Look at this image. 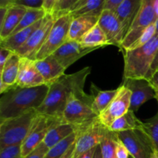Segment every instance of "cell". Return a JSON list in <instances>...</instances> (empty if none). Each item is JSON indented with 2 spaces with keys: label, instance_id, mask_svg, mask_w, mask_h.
Here are the masks:
<instances>
[{
  "label": "cell",
  "instance_id": "6da1fadb",
  "mask_svg": "<svg viewBox=\"0 0 158 158\" xmlns=\"http://www.w3.org/2000/svg\"><path fill=\"white\" fill-rule=\"evenodd\" d=\"M90 73L91 68L86 66L74 73L64 74L50 83L44 101L37 109L38 114L62 121L69 97L74 93L84 89L86 78Z\"/></svg>",
  "mask_w": 158,
  "mask_h": 158
},
{
  "label": "cell",
  "instance_id": "7a4b0ae2",
  "mask_svg": "<svg viewBox=\"0 0 158 158\" xmlns=\"http://www.w3.org/2000/svg\"><path fill=\"white\" fill-rule=\"evenodd\" d=\"M49 85L23 88L17 84L2 94L0 99V121L37 110L44 101Z\"/></svg>",
  "mask_w": 158,
  "mask_h": 158
},
{
  "label": "cell",
  "instance_id": "3957f363",
  "mask_svg": "<svg viewBox=\"0 0 158 158\" xmlns=\"http://www.w3.org/2000/svg\"><path fill=\"white\" fill-rule=\"evenodd\" d=\"M158 46V35H155L146 45L134 49L124 51L123 80L145 79L154 61Z\"/></svg>",
  "mask_w": 158,
  "mask_h": 158
},
{
  "label": "cell",
  "instance_id": "277c9868",
  "mask_svg": "<svg viewBox=\"0 0 158 158\" xmlns=\"http://www.w3.org/2000/svg\"><path fill=\"white\" fill-rule=\"evenodd\" d=\"M93 95L86 94L84 89L73 94L65 107L62 122L76 127L79 131L91 124L98 119L93 109Z\"/></svg>",
  "mask_w": 158,
  "mask_h": 158
},
{
  "label": "cell",
  "instance_id": "5b68a950",
  "mask_svg": "<svg viewBox=\"0 0 158 158\" xmlns=\"http://www.w3.org/2000/svg\"><path fill=\"white\" fill-rule=\"evenodd\" d=\"M39 115L37 110L0 121V149L22 144Z\"/></svg>",
  "mask_w": 158,
  "mask_h": 158
},
{
  "label": "cell",
  "instance_id": "8992f818",
  "mask_svg": "<svg viewBox=\"0 0 158 158\" xmlns=\"http://www.w3.org/2000/svg\"><path fill=\"white\" fill-rule=\"evenodd\" d=\"M73 19L69 13L56 19L44 44L37 52L34 60H43L52 55L59 48L67 42L68 33Z\"/></svg>",
  "mask_w": 158,
  "mask_h": 158
},
{
  "label": "cell",
  "instance_id": "52a82bcc",
  "mask_svg": "<svg viewBox=\"0 0 158 158\" xmlns=\"http://www.w3.org/2000/svg\"><path fill=\"white\" fill-rule=\"evenodd\" d=\"M156 0H143L140 9L133 22L130 30L122 42L120 50H127L130 46L142 35L143 31L157 22L155 12Z\"/></svg>",
  "mask_w": 158,
  "mask_h": 158
},
{
  "label": "cell",
  "instance_id": "ba28073f",
  "mask_svg": "<svg viewBox=\"0 0 158 158\" xmlns=\"http://www.w3.org/2000/svg\"><path fill=\"white\" fill-rule=\"evenodd\" d=\"M133 158H151L154 153L151 140L141 129L117 133Z\"/></svg>",
  "mask_w": 158,
  "mask_h": 158
},
{
  "label": "cell",
  "instance_id": "9c48e42d",
  "mask_svg": "<svg viewBox=\"0 0 158 158\" xmlns=\"http://www.w3.org/2000/svg\"><path fill=\"white\" fill-rule=\"evenodd\" d=\"M131 92L122 84L118 92L107 107L98 116V120L105 127L108 128L114 121L126 114L131 108Z\"/></svg>",
  "mask_w": 158,
  "mask_h": 158
},
{
  "label": "cell",
  "instance_id": "30bf717a",
  "mask_svg": "<svg viewBox=\"0 0 158 158\" xmlns=\"http://www.w3.org/2000/svg\"><path fill=\"white\" fill-rule=\"evenodd\" d=\"M60 123H62V121L39 114L29 134L22 143V155L23 158L43 143L49 130Z\"/></svg>",
  "mask_w": 158,
  "mask_h": 158
},
{
  "label": "cell",
  "instance_id": "8fae6325",
  "mask_svg": "<svg viewBox=\"0 0 158 158\" xmlns=\"http://www.w3.org/2000/svg\"><path fill=\"white\" fill-rule=\"evenodd\" d=\"M106 131L107 128L105 127L98 119L79 131L78 137L75 143L73 158L78 157L83 153L99 146Z\"/></svg>",
  "mask_w": 158,
  "mask_h": 158
},
{
  "label": "cell",
  "instance_id": "7c38bea8",
  "mask_svg": "<svg viewBox=\"0 0 158 158\" xmlns=\"http://www.w3.org/2000/svg\"><path fill=\"white\" fill-rule=\"evenodd\" d=\"M54 21L55 18L53 15L52 14H47L43 19L41 26L32 34L26 43L15 52L21 57H26L34 60L37 52L44 44L52 29Z\"/></svg>",
  "mask_w": 158,
  "mask_h": 158
},
{
  "label": "cell",
  "instance_id": "4fadbf2b",
  "mask_svg": "<svg viewBox=\"0 0 158 158\" xmlns=\"http://www.w3.org/2000/svg\"><path fill=\"white\" fill-rule=\"evenodd\" d=\"M123 84L131 92L130 110L133 112H137L142 105L148 100L155 98V91L154 88L150 84L149 81L145 79L123 80Z\"/></svg>",
  "mask_w": 158,
  "mask_h": 158
},
{
  "label": "cell",
  "instance_id": "5bb4252c",
  "mask_svg": "<svg viewBox=\"0 0 158 158\" xmlns=\"http://www.w3.org/2000/svg\"><path fill=\"white\" fill-rule=\"evenodd\" d=\"M98 24L106 35L109 45L116 46L120 49L125 33L123 26L114 11L104 9L100 15Z\"/></svg>",
  "mask_w": 158,
  "mask_h": 158
},
{
  "label": "cell",
  "instance_id": "9a60e30c",
  "mask_svg": "<svg viewBox=\"0 0 158 158\" xmlns=\"http://www.w3.org/2000/svg\"><path fill=\"white\" fill-rule=\"evenodd\" d=\"M100 49L99 47H84L79 41H67L53 54L65 69L87 54Z\"/></svg>",
  "mask_w": 158,
  "mask_h": 158
},
{
  "label": "cell",
  "instance_id": "2e32d148",
  "mask_svg": "<svg viewBox=\"0 0 158 158\" xmlns=\"http://www.w3.org/2000/svg\"><path fill=\"white\" fill-rule=\"evenodd\" d=\"M16 84L23 88L35 87L46 84L35 66V60L22 57Z\"/></svg>",
  "mask_w": 158,
  "mask_h": 158
},
{
  "label": "cell",
  "instance_id": "e0dca14e",
  "mask_svg": "<svg viewBox=\"0 0 158 158\" xmlns=\"http://www.w3.org/2000/svg\"><path fill=\"white\" fill-rule=\"evenodd\" d=\"M35 66L44 79L46 84L49 85L65 74L66 69L52 55L40 60H35Z\"/></svg>",
  "mask_w": 158,
  "mask_h": 158
},
{
  "label": "cell",
  "instance_id": "ac0fdd59",
  "mask_svg": "<svg viewBox=\"0 0 158 158\" xmlns=\"http://www.w3.org/2000/svg\"><path fill=\"white\" fill-rule=\"evenodd\" d=\"M27 8L18 5L9 6L4 22L0 26V42L10 36L19 24Z\"/></svg>",
  "mask_w": 158,
  "mask_h": 158
},
{
  "label": "cell",
  "instance_id": "d6986e66",
  "mask_svg": "<svg viewBox=\"0 0 158 158\" xmlns=\"http://www.w3.org/2000/svg\"><path fill=\"white\" fill-rule=\"evenodd\" d=\"M100 16L83 15L73 19L68 33L67 41H80L82 37L98 24Z\"/></svg>",
  "mask_w": 158,
  "mask_h": 158
},
{
  "label": "cell",
  "instance_id": "ffe728a7",
  "mask_svg": "<svg viewBox=\"0 0 158 158\" xmlns=\"http://www.w3.org/2000/svg\"><path fill=\"white\" fill-rule=\"evenodd\" d=\"M141 3L142 0H124L114 10V12L117 14L123 26L125 36L131 29V25L140 9Z\"/></svg>",
  "mask_w": 158,
  "mask_h": 158
},
{
  "label": "cell",
  "instance_id": "44dd1931",
  "mask_svg": "<svg viewBox=\"0 0 158 158\" xmlns=\"http://www.w3.org/2000/svg\"><path fill=\"white\" fill-rule=\"evenodd\" d=\"M78 131V128L73 125L63 122L57 123L49 130L43 143L48 149H50Z\"/></svg>",
  "mask_w": 158,
  "mask_h": 158
},
{
  "label": "cell",
  "instance_id": "7402d4cb",
  "mask_svg": "<svg viewBox=\"0 0 158 158\" xmlns=\"http://www.w3.org/2000/svg\"><path fill=\"white\" fill-rule=\"evenodd\" d=\"M43 19H42L41 20L37 22L32 26L22 29L19 32L10 35L3 41H1L0 42V47L7 48L15 52L21 46H23L26 43V42L29 40L32 34L41 26L43 22Z\"/></svg>",
  "mask_w": 158,
  "mask_h": 158
},
{
  "label": "cell",
  "instance_id": "603a6c76",
  "mask_svg": "<svg viewBox=\"0 0 158 158\" xmlns=\"http://www.w3.org/2000/svg\"><path fill=\"white\" fill-rule=\"evenodd\" d=\"M106 0H80L73 6L69 14L73 18L83 15H97L100 16L104 10Z\"/></svg>",
  "mask_w": 158,
  "mask_h": 158
},
{
  "label": "cell",
  "instance_id": "cb8c5ba5",
  "mask_svg": "<svg viewBox=\"0 0 158 158\" xmlns=\"http://www.w3.org/2000/svg\"><path fill=\"white\" fill-rule=\"evenodd\" d=\"M21 58L16 52H14L0 70V82L6 83L11 87L16 85Z\"/></svg>",
  "mask_w": 158,
  "mask_h": 158
},
{
  "label": "cell",
  "instance_id": "d4e9b609",
  "mask_svg": "<svg viewBox=\"0 0 158 158\" xmlns=\"http://www.w3.org/2000/svg\"><path fill=\"white\" fill-rule=\"evenodd\" d=\"M143 122L135 115V113L130 110L126 114L117 119L108 127V130L114 133L123 132L136 129H141Z\"/></svg>",
  "mask_w": 158,
  "mask_h": 158
},
{
  "label": "cell",
  "instance_id": "484cf974",
  "mask_svg": "<svg viewBox=\"0 0 158 158\" xmlns=\"http://www.w3.org/2000/svg\"><path fill=\"white\" fill-rule=\"evenodd\" d=\"M79 42L84 47L103 48L109 45L106 35L99 24L86 32Z\"/></svg>",
  "mask_w": 158,
  "mask_h": 158
},
{
  "label": "cell",
  "instance_id": "4316f807",
  "mask_svg": "<svg viewBox=\"0 0 158 158\" xmlns=\"http://www.w3.org/2000/svg\"><path fill=\"white\" fill-rule=\"evenodd\" d=\"M94 94V101H93V109L94 112L100 115L110 103L113 99L115 97L118 92V88L115 89H110V90H101L97 88V91L93 90Z\"/></svg>",
  "mask_w": 158,
  "mask_h": 158
},
{
  "label": "cell",
  "instance_id": "83f0119b",
  "mask_svg": "<svg viewBox=\"0 0 158 158\" xmlns=\"http://www.w3.org/2000/svg\"><path fill=\"white\" fill-rule=\"evenodd\" d=\"M47 13L43 9H35V8H27L26 13L23 15V19L20 21L19 24L17 26L16 29L14 30L12 35L19 32L20 30L29 27L33 24L36 23L42 19L44 18Z\"/></svg>",
  "mask_w": 158,
  "mask_h": 158
},
{
  "label": "cell",
  "instance_id": "f1b7e54d",
  "mask_svg": "<svg viewBox=\"0 0 158 158\" xmlns=\"http://www.w3.org/2000/svg\"><path fill=\"white\" fill-rule=\"evenodd\" d=\"M78 134L79 131L54 146L53 148L49 149L43 158H61L69 150V148L75 143L78 137Z\"/></svg>",
  "mask_w": 158,
  "mask_h": 158
},
{
  "label": "cell",
  "instance_id": "f546056e",
  "mask_svg": "<svg viewBox=\"0 0 158 158\" xmlns=\"http://www.w3.org/2000/svg\"><path fill=\"white\" fill-rule=\"evenodd\" d=\"M141 130L148 136L154 150L158 153V113L154 117L143 122Z\"/></svg>",
  "mask_w": 158,
  "mask_h": 158
},
{
  "label": "cell",
  "instance_id": "4dcf8cb0",
  "mask_svg": "<svg viewBox=\"0 0 158 158\" xmlns=\"http://www.w3.org/2000/svg\"><path fill=\"white\" fill-rule=\"evenodd\" d=\"M117 136V133L112 132L107 128V131L100 144L103 158H114L115 157V140Z\"/></svg>",
  "mask_w": 158,
  "mask_h": 158
},
{
  "label": "cell",
  "instance_id": "1f68e13d",
  "mask_svg": "<svg viewBox=\"0 0 158 158\" xmlns=\"http://www.w3.org/2000/svg\"><path fill=\"white\" fill-rule=\"evenodd\" d=\"M156 32H157V27H156V23H152L142 33V35L130 46L128 49H134L140 48L141 46L146 45L148 42L151 41L156 35ZM127 49V50H128Z\"/></svg>",
  "mask_w": 158,
  "mask_h": 158
},
{
  "label": "cell",
  "instance_id": "d6a6232c",
  "mask_svg": "<svg viewBox=\"0 0 158 158\" xmlns=\"http://www.w3.org/2000/svg\"><path fill=\"white\" fill-rule=\"evenodd\" d=\"M80 1V0H60L56 6L52 13L55 19L61 15L69 13L73 6Z\"/></svg>",
  "mask_w": 158,
  "mask_h": 158
},
{
  "label": "cell",
  "instance_id": "836d02e7",
  "mask_svg": "<svg viewBox=\"0 0 158 158\" xmlns=\"http://www.w3.org/2000/svg\"><path fill=\"white\" fill-rule=\"evenodd\" d=\"M0 158H23L22 155V144L0 149Z\"/></svg>",
  "mask_w": 158,
  "mask_h": 158
},
{
  "label": "cell",
  "instance_id": "e575fe53",
  "mask_svg": "<svg viewBox=\"0 0 158 158\" xmlns=\"http://www.w3.org/2000/svg\"><path fill=\"white\" fill-rule=\"evenodd\" d=\"M115 155L117 158H129V151L118 136L115 140Z\"/></svg>",
  "mask_w": 158,
  "mask_h": 158
},
{
  "label": "cell",
  "instance_id": "d590c367",
  "mask_svg": "<svg viewBox=\"0 0 158 158\" xmlns=\"http://www.w3.org/2000/svg\"><path fill=\"white\" fill-rule=\"evenodd\" d=\"M44 0H15L13 5L24 6L26 8L43 9Z\"/></svg>",
  "mask_w": 158,
  "mask_h": 158
},
{
  "label": "cell",
  "instance_id": "8d00e7d4",
  "mask_svg": "<svg viewBox=\"0 0 158 158\" xmlns=\"http://www.w3.org/2000/svg\"><path fill=\"white\" fill-rule=\"evenodd\" d=\"M48 151H49V149L46 148V145L43 142L32 152H31L25 158H43Z\"/></svg>",
  "mask_w": 158,
  "mask_h": 158
},
{
  "label": "cell",
  "instance_id": "74e56055",
  "mask_svg": "<svg viewBox=\"0 0 158 158\" xmlns=\"http://www.w3.org/2000/svg\"><path fill=\"white\" fill-rule=\"evenodd\" d=\"M14 52H15L7 48L0 47V70L2 69L7 60L13 55Z\"/></svg>",
  "mask_w": 158,
  "mask_h": 158
},
{
  "label": "cell",
  "instance_id": "f35d334b",
  "mask_svg": "<svg viewBox=\"0 0 158 158\" xmlns=\"http://www.w3.org/2000/svg\"><path fill=\"white\" fill-rule=\"evenodd\" d=\"M57 2H58V0H44L43 9L46 11L47 14H52V15Z\"/></svg>",
  "mask_w": 158,
  "mask_h": 158
},
{
  "label": "cell",
  "instance_id": "ab89813d",
  "mask_svg": "<svg viewBox=\"0 0 158 158\" xmlns=\"http://www.w3.org/2000/svg\"><path fill=\"white\" fill-rule=\"evenodd\" d=\"M124 0H106L104 5V9L114 11Z\"/></svg>",
  "mask_w": 158,
  "mask_h": 158
},
{
  "label": "cell",
  "instance_id": "60d3db41",
  "mask_svg": "<svg viewBox=\"0 0 158 158\" xmlns=\"http://www.w3.org/2000/svg\"><path fill=\"white\" fill-rule=\"evenodd\" d=\"M158 69V46H157V52L155 53V56H154V61H153L152 65H151V69H150V72L148 73V80H149L151 79V77H152L153 74L156 72Z\"/></svg>",
  "mask_w": 158,
  "mask_h": 158
},
{
  "label": "cell",
  "instance_id": "b9f144b4",
  "mask_svg": "<svg viewBox=\"0 0 158 158\" xmlns=\"http://www.w3.org/2000/svg\"><path fill=\"white\" fill-rule=\"evenodd\" d=\"M148 81H149L151 86L154 88V90L158 89V69L153 74V76L151 77V79Z\"/></svg>",
  "mask_w": 158,
  "mask_h": 158
},
{
  "label": "cell",
  "instance_id": "7bdbcfd3",
  "mask_svg": "<svg viewBox=\"0 0 158 158\" xmlns=\"http://www.w3.org/2000/svg\"><path fill=\"white\" fill-rule=\"evenodd\" d=\"M97 148V147H96V148H93V149H91V150H89V151H86V152L83 153V154H82L81 155H80L78 157H77V158H94Z\"/></svg>",
  "mask_w": 158,
  "mask_h": 158
},
{
  "label": "cell",
  "instance_id": "ee69618b",
  "mask_svg": "<svg viewBox=\"0 0 158 158\" xmlns=\"http://www.w3.org/2000/svg\"><path fill=\"white\" fill-rule=\"evenodd\" d=\"M75 143L69 148V150L65 153L64 155H63L61 158H73V153L74 150H75Z\"/></svg>",
  "mask_w": 158,
  "mask_h": 158
},
{
  "label": "cell",
  "instance_id": "f6af8a7d",
  "mask_svg": "<svg viewBox=\"0 0 158 158\" xmlns=\"http://www.w3.org/2000/svg\"><path fill=\"white\" fill-rule=\"evenodd\" d=\"M8 8L9 7H0V26L4 22L5 18L6 16V14H7Z\"/></svg>",
  "mask_w": 158,
  "mask_h": 158
},
{
  "label": "cell",
  "instance_id": "bcb514c9",
  "mask_svg": "<svg viewBox=\"0 0 158 158\" xmlns=\"http://www.w3.org/2000/svg\"><path fill=\"white\" fill-rule=\"evenodd\" d=\"M15 0H0V7H9L14 4Z\"/></svg>",
  "mask_w": 158,
  "mask_h": 158
},
{
  "label": "cell",
  "instance_id": "7dc6e473",
  "mask_svg": "<svg viewBox=\"0 0 158 158\" xmlns=\"http://www.w3.org/2000/svg\"><path fill=\"white\" fill-rule=\"evenodd\" d=\"M94 158H103V157H102L101 150H100V145L97 146V149H96V152H95V154H94Z\"/></svg>",
  "mask_w": 158,
  "mask_h": 158
},
{
  "label": "cell",
  "instance_id": "c3c4849f",
  "mask_svg": "<svg viewBox=\"0 0 158 158\" xmlns=\"http://www.w3.org/2000/svg\"><path fill=\"white\" fill-rule=\"evenodd\" d=\"M155 12H156V17L157 20L158 19V0L155 1Z\"/></svg>",
  "mask_w": 158,
  "mask_h": 158
},
{
  "label": "cell",
  "instance_id": "681fc988",
  "mask_svg": "<svg viewBox=\"0 0 158 158\" xmlns=\"http://www.w3.org/2000/svg\"><path fill=\"white\" fill-rule=\"evenodd\" d=\"M151 158H158V153L157 151H154V153H153L152 155H151Z\"/></svg>",
  "mask_w": 158,
  "mask_h": 158
},
{
  "label": "cell",
  "instance_id": "f907efd6",
  "mask_svg": "<svg viewBox=\"0 0 158 158\" xmlns=\"http://www.w3.org/2000/svg\"><path fill=\"white\" fill-rule=\"evenodd\" d=\"M155 91V99L157 100V103H158V89H157V90H154Z\"/></svg>",
  "mask_w": 158,
  "mask_h": 158
},
{
  "label": "cell",
  "instance_id": "816d5d0a",
  "mask_svg": "<svg viewBox=\"0 0 158 158\" xmlns=\"http://www.w3.org/2000/svg\"><path fill=\"white\" fill-rule=\"evenodd\" d=\"M156 27H157V32H156L155 35H158V19L157 20V22H156Z\"/></svg>",
  "mask_w": 158,
  "mask_h": 158
},
{
  "label": "cell",
  "instance_id": "f5cc1de1",
  "mask_svg": "<svg viewBox=\"0 0 158 158\" xmlns=\"http://www.w3.org/2000/svg\"><path fill=\"white\" fill-rule=\"evenodd\" d=\"M60 0H58V2H60ZM58 2H57V4H58Z\"/></svg>",
  "mask_w": 158,
  "mask_h": 158
},
{
  "label": "cell",
  "instance_id": "db71d44e",
  "mask_svg": "<svg viewBox=\"0 0 158 158\" xmlns=\"http://www.w3.org/2000/svg\"><path fill=\"white\" fill-rule=\"evenodd\" d=\"M114 158H117V157H116V155H115V157H114Z\"/></svg>",
  "mask_w": 158,
  "mask_h": 158
},
{
  "label": "cell",
  "instance_id": "11a10c76",
  "mask_svg": "<svg viewBox=\"0 0 158 158\" xmlns=\"http://www.w3.org/2000/svg\"><path fill=\"white\" fill-rule=\"evenodd\" d=\"M142 1H143V0H142Z\"/></svg>",
  "mask_w": 158,
  "mask_h": 158
}]
</instances>
